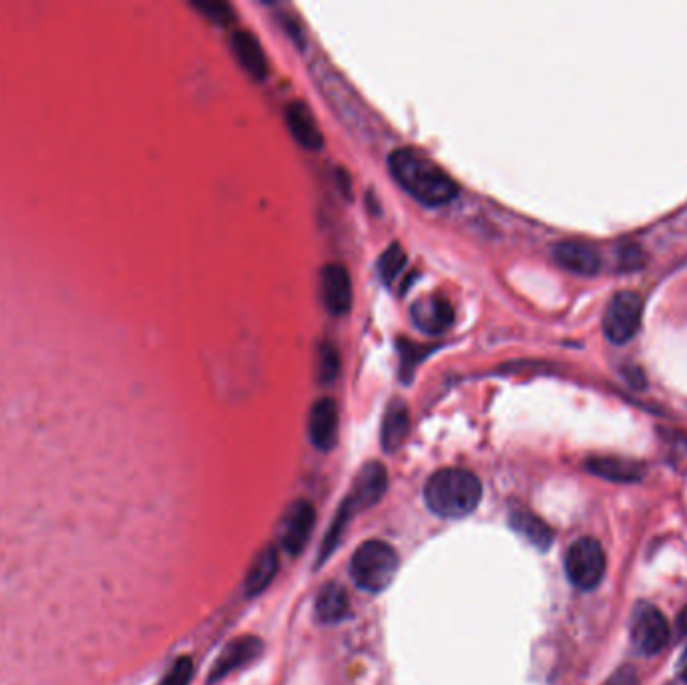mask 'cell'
<instances>
[{
	"instance_id": "5bb4252c",
	"label": "cell",
	"mask_w": 687,
	"mask_h": 685,
	"mask_svg": "<svg viewBox=\"0 0 687 685\" xmlns=\"http://www.w3.org/2000/svg\"><path fill=\"white\" fill-rule=\"evenodd\" d=\"M286 123L292 133V137L306 149H322L324 135L320 131V125L310 111V107L302 101H294L286 107Z\"/></svg>"
},
{
	"instance_id": "9c48e42d",
	"label": "cell",
	"mask_w": 687,
	"mask_h": 685,
	"mask_svg": "<svg viewBox=\"0 0 687 685\" xmlns=\"http://www.w3.org/2000/svg\"><path fill=\"white\" fill-rule=\"evenodd\" d=\"M264 643L262 639L254 637V635H244L234 639L232 643H227L223 647V651L219 653V657L215 659L209 677H207V685H213L221 679H225L229 673H234L246 665H250L252 661H256L262 655Z\"/></svg>"
},
{
	"instance_id": "277c9868",
	"label": "cell",
	"mask_w": 687,
	"mask_h": 685,
	"mask_svg": "<svg viewBox=\"0 0 687 685\" xmlns=\"http://www.w3.org/2000/svg\"><path fill=\"white\" fill-rule=\"evenodd\" d=\"M398 565L400 561L394 547L372 539L356 549L350 563V575L360 589L368 593H380L396 577Z\"/></svg>"
},
{
	"instance_id": "3957f363",
	"label": "cell",
	"mask_w": 687,
	"mask_h": 685,
	"mask_svg": "<svg viewBox=\"0 0 687 685\" xmlns=\"http://www.w3.org/2000/svg\"><path fill=\"white\" fill-rule=\"evenodd\" d=\"M386 489H388V473H386V467L382 463H368L360 469L348 497L344 499V503H342V507L334 519L330 533L326 535L324 547L320 551V561L330 557V553L338 545L342 533L346 531V527L354 519V515L374 507L384 497Z\"/></svg>"
},
{
	"instance_id": "8992f818",
	"label": "cell",
	"mask_w": 687,
	"mask_h": 685,
	"mask_svg": "<svg viewBox=\"0 0 687 685\" xmlns=\"http://www.w3.org/2000/svg\"><path fill=\"white\" fill-rule=\"evenodd\" d=\"M669 623L665 615L651 603H637L629 623L631 645L641 655H655L669 643Z\"/></svg>"
},
{
	"instance_id": "ba28073f",
	"label": "cell",
	"mask_w": 687,
	"mask_h": 685,
	"mask_svg": "<svg viewBox=\"0 0 687 685\" xmlns=\"http://www.w3.org/2000/svg\"><path fill=\"white\" fill-rule=\"evenodd\" d=\"M316 525V509L310 501H296L290 505V509L284 513L280 521V545L290 555H300L304 547L308 545V539L312 537Z\"/></svg>"
},
{
	"instance_id": "5b68a950",
	"label": "cell",
	"mask_w": 687,
	"mask_h": 685,
	"mask_svg": "<svg viewBox=\"0 0 687 685\" xmlns=\"http://www.w3.org/2000/svg\"><path fill=\"white\" fill-rule=\"evenodd\" d=\"M607 557L597 539L583 537L575 541L565 555V573L579 591H593L605 577Z\"/></svg>"
},
{
	"instance_id": "ac0fdd59",
	"label": "cell",
	"mask_w": 687,
	"mask_h": 685,
	"mask_svg": "<svg viewBox=\"0 0 687 685\" xmlns=\"http://www.w3.org/2000/svg\"><path fill=\"white\" fill-rule=\"evenodd\" d=\"M350 613V597L340 583H326L316 595L314 615L320 623H340Z\"/></svg>"
},
{
	"instance_id": "e0dca14e",
	"label": "cell",
	"mask_w": 687,
	"mask_h": 685,
	"mask_svg": "<svg viewBox=\"0 0 687 685\" xmlns=\"http://www.w3.org/2000/svg\"><path fill=\"white\" fill-rule=\"evenodd\" d=\"M587 471L611 483H637L643 479V467L619 456H597L587 461Z\"/></svg>"
},
{
	"instance_id": "9a60e30c",
	"label": "cell",
	"mask_w": 687,
	"mask_h": 685,
	"mask_svg": "<svg viewBox=\"0 0 687 685\" xmlns=\"http://www.w3.org/2000/svg\"><path fill=\"white\" fill-rule=\"evenodd\" d=\"M234 55L244 67L248 75H252L256 81H264L268 77V59L266 53L260 45V41L248 33V31H238L232 39Z\"/></svg>"
},
{
	"instance_id": "8fae6325",
	"label": "cell",
	"mask_w": 687,
	"mask_h": 685,
	"mask_svg": "<svg viewBox=\"0 0 687 685\" xmlns=\"http://www.w3.org/2000/svg\"><path fill=\"white\" fill-rule=\"evenodd\" d=\"M322 298L326 310L334 316L350 312L352 306V280L342 264H328L322 268Z\"/></svg>"
},
{
	"instance_id": "7c38bea8",
	"label": "cell",
	"mask_w": 687,
	"mask_h": 685,
	"mask_svg": "<svg viewBox=\"0 0 687 685\" xmlns=\"http://www.w3.org/2000/svg\"><path fill=\"white\" fill-rule=\"evenodd\" d=\"M338 428L340 416L336 402L332 398H320L310 410L308 432L312 444L320 450H332L338 440Z\"/></svg>"
},
{
	"instance_id": "d6986e66",
	"label": "cell",
	"mask_w": 687,
	"mask_h": 685,
	"mask_svg": "<svg viewBox=\"0 0 687 685\" xmlns=\"http://www.w3.org/2000/svg\"><path fill=\"white\" fill-rule=\"evenodd\" d=\"M410 432V412L402 400L388 404L382 420V446L386 452H396Z\"/></svg>"
},
{
	"instance_id": "484cf974",
	"label": "cell",
	"mask_w": 687,
	"mask_h": 685,
	"mask_svg": "<svg viewBox=\"0 0 687 685\" xmlns=\"http://www.w3.org/2000/svg\"><path fill=\"white\" fill-rule=\"evenodd\" d=\"M681 679H683V681H687V667L681 671Z\"/></svg>"
},
{
	"instance_id": "2e32d148",
	"label": "cell",
	"mask_w": 687,
	"mask_h": 685,
	"mask_svg": "<svg viewBox=\"0 0 687 685\" xmlns=\"http://www.w3.org/2000/svg\"><path fill=\"white\" fill-rule=\"evenodd\" d=\"M509 523L535 549L547 551L553 545V531H551V527L541 517H537L533 511H529L525 507H515L509 513Z\"/></svg>"
},
{
	"instance_id": "603a6c76",
	"label": "cell",
	"mask_w": 687,
	"mask_h": 685,
	"mask_svg": "<svg viewBox=\"0 0 687 685\" xmlns=\"http://www.w3.org/2000/svg\"><path fill=\"white\" fill-rule=\"evenodd\" d=\"M193 677V661L189 657H179L171 669L165 673V677L159 681V685H189Z\"/></svg>"
},
{
	"instance_id": "cb8c5ba5",
	"label": "cell",
	"mask_w": 687,
	"mask_h": 685,
	"mask_svg": "<svg viewBox=\"0 0 687 685\" xmlns=\"http://www.w3.org/2000/svg\"><path fill=\"white\" fill-rule=\"evenodd\" d=\"M195 9L201 11L209 21L217 25H227L229 21H232V9H229L225 3H213V0H207V3H195Z\"/></svg>"
},
{
	"instance_id": "6da1fadb",
	"label": "cell",
	"mask_w": 687,
	"mask_h": 685,
	"mask_svg": "<svg viewBox=\"0 0 687 685\" xmlns=\"http://www.w3.org/2000/svg\"><path fill=\"white\" fill-rule=\"evenodd\" d=\"M388 165L398 185L424 205L438 207L450 203L458 193L454 179L416 149H396L388 157Z\"/></svg>"
},
{
	"instance_id": "7a4b0ae2",
	"label": "cell",
	"mask_w": 687,
	"mask_h": 685,
	"mask_svg": "<svg viewBox=\"0 0 687 685\" xmlns=\"http://www.w3.org/2000/svg\"><path fill=\"white\" fill-rule=\"evenodd\" d=\"M481 499V479L467 469L436 471L424 487L428 509L444 519H463L471 515L479 507Z\"/></svg>"
},
{
	"instance_id": "d4e9b609",
	"label": "cell",
	"mask_w": 687,
	"mask_h": 685,
	"mask_svg": "<svg viewBox=\"0 0 687 685\" xmlns=\"http://www.w3.org/2000/svg\"><path fill=\"white\" fill-rule=\"evenodd\" d=\"M603 685H639V673L631 665H621Z\"/></svg>"
},
{
	"instance_id": "30bf717a",
	"label": "cell",
	"mask_w": 687,
	"mask_h": 685,
	"mask_svg": "<svg viewBox=\"0 0 687 685\" xmlns=\"http://www.w3.org/2000/svg\"><path fill=\"white\" fill-rule=\"evenodd\" d=\"M412 322L426 334L438 336L454 322V308L442 294H430L412 304Z\"/></svg>"
},
{
	"instance_id": "ffe728a7",
	"label": "cell",
	"mask_w": 687,
	"mask_h": 685,
	"mask_svg": "<svg viewBox=\"0 0 687 685\" xmlns=\"http://www.w3.org/2000/svg\"><path fill=\"white\" fill-rule=\"evenodd\" d=\"M278 551L276 547H266L262 549L256 559L252 561L250 569H248V575H246V581H244V587H246V595L248 597H256L260 595L262 591L268 589V585L274 581L276 573H278Z\"/></svg>"
},
{
	"instance_id": "4fadbf2b",
	"label": "cell",
	"mask_w": 687,
	"mask_h": 685,
	"mask_svg": "<svg viewBox=\"0 0 687 685\" xmlns=\"http://www.w3.org/2000/svg\"><path fill=\"white\" fill-rule=\"evenodd\" d=\"M553 260L567 272L577 276H595L601 270L597 250L581 242H561L553 248Z\"/></svg>"
},
{
	"instance_id": "52a82bcc",
	"label": "cell",
	"mask_w": 687,
	"mask_h": 685,
	"mask_svg": "<svg viewBox=\"0 0 687 685\" xmlns=\"http://www.w3.org/2000/svg\"><path fill=\"white\" fill-rule=\"evenodd\" d=\"M643 300L635 292L617 294L603 316V332L609 342L621 346L635 338L641 328Z\"/></svg>"
},
{
	"instance_id": "7402d4cb",
	"label": "cell",
	"mask_w": 687,
	"mask_h": 685,
	"mask_svg": "<svg viewBox=\"0 0 687 685\" xmlns=\"http://www.w3.org/2000/svg\"><path fill=\"white\" fill-rule=\"evenodd\" d=\"M318 380L328 384L332 382L340 372V352L332 342H324L318 348Z\"/></svg>"
},
{
	"instance_id": "44dd1931",
	"label": "cell",
	"mask_w": 687,
	"mask_h": 685,
	"mask_svg": "<svg viewBox=\"0 0 687 685\" xmlns=\"http://www.w3.org/2000/svg\"><path fill=\"white\" fill-rule=\"evenodd\" d=\"M406 266V252L400 244H392L390 248L384 250V254L378 260V274L384 284H392L400 272Z\"/></svg>"
}]
</instances>
